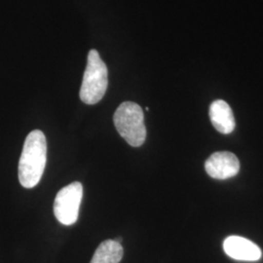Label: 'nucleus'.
Returning <instances> with one entry per match:
<instances>
[{
	"instance_id": "nucleus-1",
	"label": "nucleus",
	"mask_w": 263,
	"mask_h": 263,
	"mask_svg": "<svg viewBox=\"0 0 263 263\" xmlns=\"http://www.w3.org/2000/svg\"><path fill=\"white\" fill-rule=\"evenodd\" d=\"M47 160V141L43 132L28 134L19 161V180L22 186H36L42 178Z\"/></svg>"
},
{
	"instance_id": "nucleus-2",
	"label": "nucleus",
	"mask_w": 263,
	"mask_h": 263,
	"mask_svg": "<svg viewBox=\"0 0 263 263\" xmlns=\"http://www.w3.org/2000/svg\"><path fill=\"white\" fill-rule=\"evenodd\" d=\"M117 132L128 144L139 147L146 139L144 114L141 106L133 102H125L118 106L113 116Z\"/></svg>"
},
{
	"instance_id": "nucleus-3",
	"label": "nucleus",
	"mask_w": 263,
	"mask_h": 263,
	"mask_svg": "<svg viewBox=\"0 0 263 263\" xmlns=\"http://www.w3.org/2000/svg\"><path fill=\"white\" fill-rule=\"evenodd\" d=\"M107 85V67L99 52L92 49L88 54L87 66L79 93L80 100L86 104H98L104 98Z\"/></svg>"
},
{
	"instance_id": "nucleus-4",
	"label": "nucleus",
	"mask_w": 263,
	"mask_h": 263,
	"mask_svg": "<svg viewBox=\"0 0 263 263\" xmlns=\"http://www.w3.org/2000/svg\"><path fill=\"white\" fill-rule=\"evenodd\" d=\"M82 197L83 186L78 181L66 185L58 192L54 202V214L59 222L66 226L76 223Z\"/></svg>"
},
{
	"instance_id": "nucleus-5",
	"label": "nucleus",
	"mask_w": 263,
	"mask_h": 263,
	"mask_svg": "<svg viewBox=\"0 0 263 263\" xmlns=\"http://www.w3.org/2000/svg\"><path fill=\"white\" fill-rule=\"evenodd\" d=\"M205 169L208 175L213 179H230L239 173L240 162L235 154L231 152H216L206 161Z\"/></svg>"
},
{
	"instance_id": "nucleus-6",
	"label": "nucleus",
	"mask_w": 263,
	"mask_h": 263,
	"mask_svg": "<svg viewBox=\"0 0 263 263\" xmlns=\"http://www.w3.org/2000/svg\"><path fill=\"white\" fill-rule=\"evenodd\" d=\"M223 250L229 257L241 261H257L262 256L257 245L240 236L227 237L223 242Z\"/></svg>"
},
{
	"instance_id": "nucleus-7",
	"label": "nucleus",
	"mask_w": 263,
	"mask_h": 263,
	"mask_svg": "<svg viewBox=\"0 0 263 263\" xmlns=\"http://www.w3.org/2000/svg\"><path fill=\"white\" fill-rule=\"evenodd\" d=\"M210 118L216 131L228 135L235 129V119L231 107L222 100L215 101L210 106Z\"/></svg>"
},
{
	"instance_id": "nucleus-8",
	"label": "nucleus",
	"mask_w": 263,
	"mask_h": 263,
	"mask_svg": "<svg viewBox=\"0 0 263 263\" xmlns=\"http://www.w3.org/2000/svg\"><path fill=\"white\" fill-rule=\"evenodd\" d=\"M122 257L121 244L115 240H106L98 247L90 263H119Z\"/></svg>"
}]
</instances>
